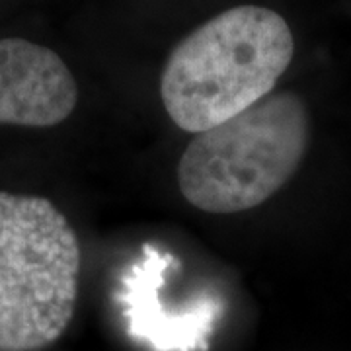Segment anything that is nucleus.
I'll return each mask as SVG.
<instances>
[{"label":"nucleus","mask_w":351,"mask_h":351,"mask_svg":"<svg viewBox=\"0 0 351 351\" xmlns=\"http://www.w3.org/2000/svg\"><path fill=\"white\" fill-rule=\"evenodd\" d=\"M295 55L283 16L237 6L182 39L168 57L160 98L186 133H203L269 96Z\"/></svg>","instance_id":"obj_1"},{"label":"nucleus","mask_w":351,"mask_h":351,"mask_svg":"<svg viewBox=\"0 0 351 351\" xmlns=\"http://www.w3.org/2000/svg\"><path fill=\"white\" fill-rule=\"evenodd\" d=\"M311 117L293 92L269 94L225 123L197 133L178 164V186L205 213L248 211L276 195L301 166Z\"/></svg>","instance_id":"obj_2"},{"label":"nucleus","mask_w":351,"mask_h":351,"mask_svg":"<svg viewBox=\"0 0 351 351\" xmlns=\"http://www.w3.org/2000/svg\"><path fill=\"white\" fill-rule=\"evenodd\" d=\"M80 246L49 199L0 191V351H39L75 316Z\"/></svg>","instance_id":"obj_3"},{"label":"nucleus","mask_w":351,"mask_h":351,"mask_svg":"<svg viewBox=\"0 0 351 351\" xmlns=\"http://www.w3.org/2000/svg\"><path fill=\"white\" fill-rule=\"evenodd\" d=\"M78 104L75 75L49 47L0 39V125L55 127Z\"/></svg>","instance_id":"obj_4"},{"label":"nucleus","mask_w":351,"mask_h":351,"mask_svg":"<svg viewBox=\"0 0 351 351\" xmlns=\"http://www.w3.org/2000/svg\"><path fill=\"white\" fill-rule=\"evenodd\" d=\"M145 262L135 265L125 281V293H121V302L127 306L129 334L138 341L149 343L154 351L205 350L219 313L217 302L197 301L188 313H164L156 301V289L162 281V274L156 279V285L152 283L166 256L152 250L151 246H145Z\"/></svg>","instance_id":"obj_5"}]
</instances>
